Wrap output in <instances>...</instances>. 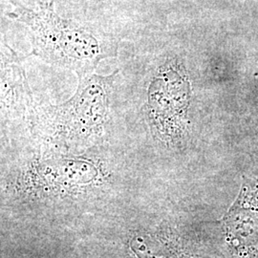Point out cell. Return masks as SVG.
Segmentation results:
<instances>
[{
  "mask_svg": "<svg viewBox=\"0 0 258 258\" xmlns=\"http://www.w3.org/2000/svg\"><path fill=\"white\" fill-rule=\"evenodd\" d=\"M231 258H258V173L245 182L224 219Z\"/></svg>",
  "mask_w": 258,
  "mask_h": 258,
  "instance_id": "2",
  "label": "cell"
},
{
  "mask_svg": "<svg viewBox=\"0 0 258 258\" xmlns=\"http://www.w3.org/2000/svg\"><path fill=\"white\" fill-rule=\"evenodd\" d=\"M17 8L9 14L25 22L34 33V53L48 59L74 67H88L103 56L97 38L70 21L56 17L52 4H41L37 12L25 9L14 0Z\"/></svg>",
  "mask_w": 258,
  "mask_h": 258,
  "instance_id": "1",
  "label": "cell"
}]
</instances>
